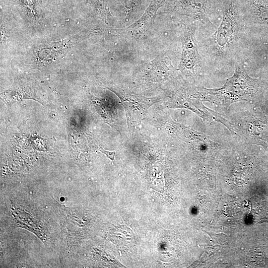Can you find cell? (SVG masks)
Segmentation results:
<instances>
[{
    "label": "cell",
    "instance_id": "cell-8",
    "mask_svg": "<svg viewBox=\"0 0 268 268\" xmlns=\"http://www.w3.org/2000/svg\"><path fill=\"white\" fill-rule=\"evenodd\" d=\"M1 97L9 106L24 99H32L38 101L36 99L37 96L30 88L15 80L12 87L2 92Z\"/></svg>",
    "mask_w": 268,
    "mask_h": 268
},
{
    "label": "cell",
    "instance_id": "cell-9",
    "mask_svg": "<svg viewBox=\"0 0 268 268\" xmlns=\"http://www.w3.org/2000/svg\"><path fill=\"white\" fill-rule=\"evenodd\" d=\"M27 14L32 19H35L37 14L35 9L34 0H20Z\"/></svg>",
    "mask_w": 268,
    "mask_h": 268
},
{
    "label": "cell",
    "instance_id": "cell-3",
    "mask_svg": "<svg viewBox=\"0 0 268 268\" xmlns=\"http://www.w3.org/2000/svg\"><path fill=\"white\" fill-rule=\"evenodd\" d=\"M196 27L188 26L183 38L181 57L178 66L179 69L184 74L194 76L201 70V58L198 51L195 38Z\"/></svg>",
    "mask_w": 268,
    "mask_h": 268
},
{
    "label": "cell",
    "instance_id": "cell-10",
    "mask_svg": "<svg viewBox=\"0 0 268 268\" xmlns=\"http://www.w3.org/2000/svg\"><path fill=\"white\" fill-rule=\"evenodd\" d=\"M99 151L102 153L104 154L108 158L111 159L113 162H114L115 156L116 154V151H109L104 150L102 147H100L99 148Z\"/></svg>",
    "mask_w": 268,
    "mask_h": 268
},
{
    "label": "cell",
    "instance_id": "cell-6",
    "mask_svg": "<svg viewBox=\"0 0 268 268\" xmlns=\"http://www.w3.org/2000/svg\"><path fill=\"white\" fill-rule=\"evenodd\" d=\"M165 0H151L150 3L141 17L126 30L136 36L144 34L154 22L158 9L162 6Z\"/></svg>",
    "mask_w": 268,
    "mask_h": 268
},
{
    "label": "cell",
    "instance_id": "cell-7",
    "mask_svg": "<svg viewBox=\"0 0 268 268\" xmlns=\"http://www.w3.org/2000/svg\"><path fill=\"white\" fill-rule=\"evenodd\" d=\"M207 0H183L178 7L182 14L192 17L203 24H211L206 12Z\"/></svg>",
    "mask_w": 268,
    "mask_h": 268
},
{
    "label": "cell",
    "instance_id": "cell-1",
    "mask_svg": "<svg viewBox=\"0 0 268 268\" xmlns=\"http://www.w3.org/2000/svg\"><path fill=\"white\" fill-rule=\"evenodd\" d=\"M259 79L250 77L240 64H236L233 75L220 88H201L206 99H211L227 108L232 103L247 101L258 91Z\"/></svg>",
    "mask_w": 268,
    "mask_h": 268
},
{
    "label": "cell",
    "instance_id": "cell-4",
    "mask_svg": "<svg viewBox=\"0 0 268 268\" xmlns=\"http://www.w3.org/2000/svg\"><path fill=\"white\" fill-rule=\"evenodd\" d=\"M94 33V31L82 32L64 40L43 44L37 47L35 51L37 61L44 65L50 64L86 37Z\"/></svg>",
    "mask_w": 268,
    "mask_h": 268
},
{
    "label": "cell",
    "instance_id": "cell-5",
    "mask_svg": "<svg viewBox=\"0 0 268 268\" xmlns=\"http://www.w3.org/2000/svg\"><path fill=\"white\" fill-rule=\"evenodd\" d=\"M240 23L232 3L226 7L223 12L221 23L214 34V43L221 52L230 49L238 40V33Z\"/></svg>",
    "mask_w": 268,
    "mask_h": 268
},
{
    "label": "cell",
    "instance_id": "cell-2",
    "mask_svg": "<svg viewBox=\"0 0 268 268\" xmlns=\"http://www.w3.org/2000/svg\"><path fill=\"white\" fill-rule=\"evenodd\" d=\"M120 99L126 112L128 123L138 124L150 106L158 102L161 96L146 97L116 87L108 88Z\"/></svg>",
    "mask_w": 268,
    "mask_h": 268
}]
</instances>
